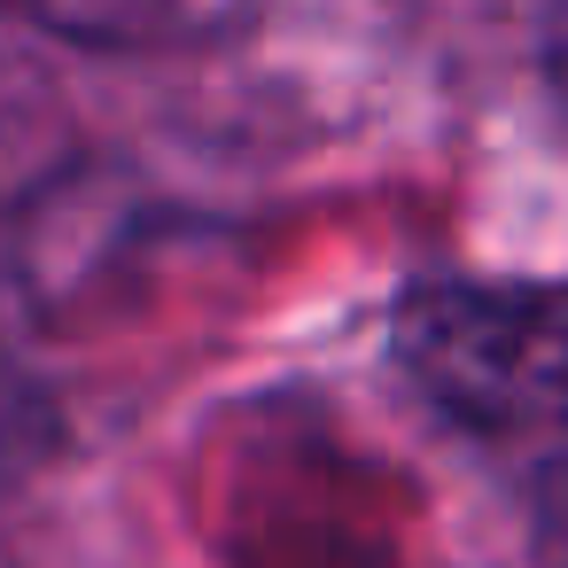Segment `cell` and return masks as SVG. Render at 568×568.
Here are the masks:
<instances>
[{"instance_id": "1", "label": "cell", "mask_w": 568, "mask_h": 568, "mask_svg": "<svg viewBox=\"0 0 568 568\" xmlns=\"http://www.w3.org/2000/svg\"><path fill=\"white\" fill-rule=\"evenodd\" d=\"M389 366L436 428L506 475L529 568H568V273H405Z\"/></svg>"}, {"instance_id": "2", "label": "cell", "mask_w": 568, "mask_h": 568, "mask_svg": "<svg viewBox=\"0 0 568 568\" xmlns=\"http://www.w3.org/2000/svg\"><path fill=\"white\" fill-rule=\"evenodd\" d=\"M211 0H0V17L40 24L71 48H102V55H133V48H172L180 32H195V17Z\"/></svg>"}, {"instance_id": "3", "label": "cell", "mask_w": 568, "mask_h": 568, "mask_svg": "<svg viewBox=\"0 0 568 568\" xmlns=\"http://www.w3.org/2000/svg\"><path fill=\"white\" fill-rule=\"evenodd\" d=\"M63 444V405H55V382L0 335V514H9L32 475L55 459Z\"/></svg>"}, {"instance_id": "4", "label": "cell", "mask_w": 568, "mask_h": 568, "mask_svg": "<svg viewBox=\"0 0 568 568\" xmlns=\"http://www.w3.org/2000/svg\"><path fill=\"white\" fill-rule=\"evenodd\" d=\"M537 71H545V94H552L560 118H568V0H545V24H537Z\"/></svg>"}]
</instances>
